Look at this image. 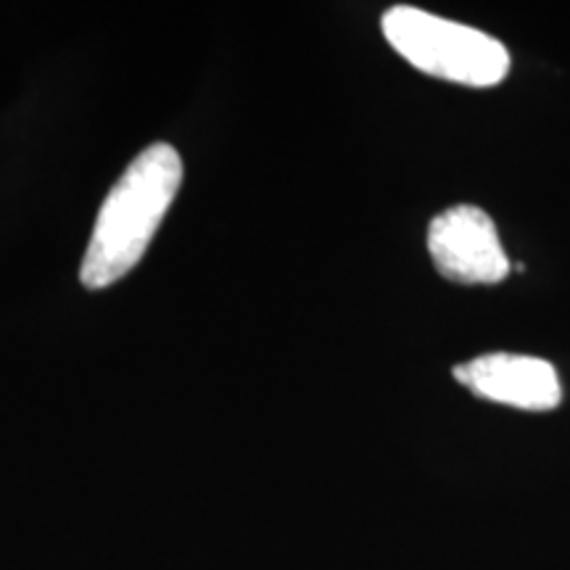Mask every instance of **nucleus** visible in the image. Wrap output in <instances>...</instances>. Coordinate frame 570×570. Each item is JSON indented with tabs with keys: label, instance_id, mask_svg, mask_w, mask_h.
<instances>
[{
	"label": "nucleus",
	"instance_id": "4",
	"mask_svg": "<svg viewBox=\"0 0 570 570\" xmlns=\"http://www.w3.org/2000/svg\"><path fill=\"white\" fill-rule=\"evenodd\" d=\"M454 377L470 394L523 412H550L562 402L558 370L539 356L483 354L454 367Z\"/></svg>",
	"mask_w": 570,
	"mask_h": 570
},
{
	"label": "nucleus",
	"instance_id": "1",
	"mask_svg": "<svg viewBox=\"0 0 570 570\" xmlns=\"http://www.w3.org/2000/svg\"><path fill=\"white\" fill-rule=\"evenodd\" d=\"M180 185L183 159L169 142L135 156L96 217L80 269L85 288H109L138 265Z\"/></svg>",
	"mask_w": 570,
	"mask_h": 570
},
{
	"label": "nucleus",
	"instance_id": "3",
	"mask_svg": "<svg viewBox=\"0 0 570 570\" xmlns=\"http://www.w3.org/2000/svg\"><path fill=\"white\" fill-rule=\"evenodd\" d=\"M428 254L446 281L460 285H497L512 269L494 219L473 204L452 206L433 219Z\"/></svg>",
	"mask_w": 570,
	"mask_h": 570
},
{
	"label": "nucleus",
	"instance_id": "2",
	"mask_svg": "<svg viewBox=\"0 0 570 570\" xmlns=\"http://www.w3.org/2000/svg\"><path fill=\"white\" fill-rule=\"evenodd\" d=\"M381 27L389 46L428 77L494 88L510 71V53L497 38L415 6L389 9Z\"/></svg>",
	"mask_w": 570,
	"mask_h": 570
}]
</instances>
